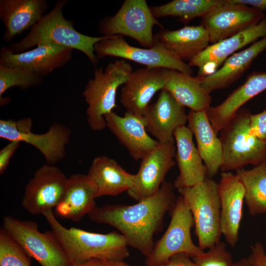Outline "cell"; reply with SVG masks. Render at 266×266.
Instances as JSON below:
<instances>
[{"instance_id": "277c9868", "label": "cell", "mask_w": 266, "mask_h": 266, "mask_svg": "<svg viewBox=\"0 0 266 266\" xmlns=\"http://www.w3.org/2000/svg\"><path fill=\"white\" fill-rule=\"evenodd\" d=\"M133 71L131 65L124 59L109 63L104 69H95L94 78L88 81L83 92L88 104L87 121L91 130L100 131L106 127L105 116L117 107V90Z\"/></svg>"}, {"instance_id": "d6a6232c", "label": "cell", "mask_w": 266, "mask_h": 266, "mask_svg": "<svg viewBox=\"0 0 266 266\" xmlns=\"http://www.w3.org/2000/svg\"><path fill=\"white\" fill-rule=\"evenodd\" d=\"M30 258L20 245L1 228L0 266H31Z\"/></svg>"}, {"instance_id": "f546056e", "label": "cell", "mask_w": 266, "mask_h": 266, "mask_svg": "<svg viewBox=\"0 0 266 266\" xmlns=\"http://www.w3.org/2000/svg\"><path fill=\"white\" fill-rule=\"evenodd\" d=\"M235 174L245 189L244 201L250 214H266V161L250 169H239Z\"/></svg>"}, {"instance_id": "e0dca14e", "label": "cell", "mask_w": 266, "mask_h": 266, "mask_svg": "<svg viewBox=\"0 0 266 266\" xmlns=\"http://www.w3.org/2000/svg\"><path fill=\"white\" fill-rule=\"evenodd\" d=\"M142 118L147 132L160 143L174 140V131L188 121L184 107L165 89L156 101L149 105Z\"/></svg>"}, {"instance_id": "52a82bcc", "label": "cell", "mask_w": 266, "mask_h": 266, "mask_svg": "<svg viewBox=\"0 0 266 266\" xmlns=\"http://www.w3.org/2000/svg\"><path fill=\"white\" fill-rule=\"evenodd\" d=\"M171 212V219L163 236L155 243L146 258V266H161L173 255L185 253L191 258L201 256L204 251L193 241L191 230L194 225L192 213L183 197L177 198Z\"/></svg>"}, {"instance_id": "cb8c5ba5", "label": "cell", "mask_w": 266, "mask_h": 266, "mask_svg": "<svg viewBox=\"0 0 266 266\" xmlns=\"http://www.w3.org/2000/svg\"><path fill=\"white\" fill-rule=\"evenodd\" d=\"M45 0H0V17L4 27V40L8 42L32 28L47 9Z\"/></svg>"}, {"instance_id": "ac0fdd59", "label": "cell", "mask_w": 266, "mask_h": 266, "mask_svg": "<svg viewBox=\"0 0 266 266\" xmlns=\"http://www.w3.org/2000/svg\"><path fill=\"white\" fill-rule=\"evenodd\" d=\"M220 200V228L227 242L234 246L239 239L245 191L236 174L222 172L218 185Z\"/></svg>"}, {"instance_id": "d6986e66", "label": "cell", "mask_w": 266, "mask_h": 266, "mask_svg": "<svg viewBox=\"0 0 266 266\" xmlns=\"http://www.w3.org/2000/svg\"><path fill=\"white\" fill-rule=\"evenodd\" d=\"M165 85L160 68H138L132 72L123 85L120 101L126 112L142 118L154 95Z\"/></svg>"}, {"instance_id": "1f68e13d", "label": "cell", "mask_w": 266, "mask_h": 266, "mask_svg": "<svg viewBox=\"0 0 266 266\" xmlns=\"http://www.w3.org/2000/svg\"><path fill=\"white\" fill-rule=\"evenodd\" d=\"M42 81V76L27 69L0 65V98L11 87L27 89L39 85Z\"/></svg>"}, {"instance_id": "30bf717a", "label": "cell", "mask_w": 266, "mask_h": 266, "mask_svg": "<svg viewBox=\"0 0 266 266\" xmlns=\"http://www.w3.org/2000/svg\"><path fill=\"white\" fill-rule=\"evenodd\" d=\"M155 39V38H154ZM95 51L98 58L119 57L152 68H167L190 75L192 67L155 39L152 48H141L129 44L121 35L110 36L97 43Z\"/></svg>"}, {"instance_id": "ba28073f", "label": "cell", "mask_w": 266, "mask_h": 266, "mask_svg": "<svg viewBox=\"0 0 266 266\" xmlns=\"http://www.w3.org/2000/svg\"><path fill=\"white\" fill-rule=\"evenodd\" d=\"M31 258L42 266H69V260L50 231L40 232L38 225L13 216L3 217L2 227Z\"/></svg>"}, {"instance_id": "6da1fadb", "label": "cell", "mask_w": 266, "mask_h": 266, "mask_svg": "<svg viewBox=\"0 0 266 266\" xmlns=\"http://www.w3.org/2000/svg\"><path fill=\"white\" fill-rule=\"evenodd\" d=\"M174 187L165 180L154 195L133 205L96 206L88 215L91 221L111 226L125 238L128 246L148 257L155 246L154 235L163 228L164 218L174 206Z\"/></svg>"}, {"instance_id": "4316f807", "label": "cell", "mask_w": 266, "mask_h": 266, "mask_svg": "<svg viewBox=\"0 0 266 266\" xmlns=\"http://www.w3.org/2000/svg\"><path fill=\"white\" fill-rule=\"evenodd\" d=\"M266 49V35L247 48L229 57L212 74L201 77L202 87L208 93L225 89L238 79L252 62Z\"/></svg>"}, {"instance_id": "e575fe53", "label": "cell", "mask_w": 266, "mask_h": 266, "mask_svg": "<svg viewBox=\"0 0 266 266\" xmlns=\"http://www.w3.org/2000/svg\"><path fill=\"white\" fill-rule=\"evenodd\" d=\"M250 127L252 133L259 139L266 141V107L262 112L252 114Z\"/></svg>"}, {"instance_id": "d590c367", "label": "cell", "mask_w": 266, "mask_h": 266, "mask_svg": "<svg viewBox=\"0 0 266 266\" xmlns=\"http://www.w3.org/2000/svg\"><path fill=\"white\" fill-rule=\"evenodd\" d=\"M18 141H11L0 151V174H3L9 165L12 156L20 144Z\"/></svg>"}, {"instance_id": "ffe728a7", "label": "cell", "mask_w": 266, "mask_h": 266, "mask_svg": "<svg viewBox=\"0 0 266 266\" xmlns=\"http://www.w3.org/2000/svg\"><path fill=\"white\" fill-rule=\"evenodd\" d=\"M105 119L106 127L135 161L141 160L159 143L148 134L143 118L128 112L120 116L112 111Z\"/></svg>"}, {"instance_id": "3957f363", "label": "cell", "mask_w": 266, "mask_h": 266, "mask_svg": "<svg viewBox=\"0 0 266 266\" xmlns=\"http://www.w3.org/2000/svg\"><path fill=\"white\" fill-rule=\"evenodd\" d=\"M67 1L58 0L52 9L44 15L21 40L8 47L13 53H19L40 44L55 43L78 50L84 54L95 66L98 58L95 46L110 36H92L78 32L72 23L63 15V9Z\"/></svg>"}, {"instance_id": "484cf974", "label": "cell", "mask_w": 266, "mask_h": 266, "mask_svg": "<svg viewBox=\"0 0 266 266\" xmlns=\"http://www.w3.org/2000/svg\"><path fill=\"white\" fill-rule=\"evenodd\" d=\"M188 128L195 137L197 149L204 164L207 176L211 178L220 168L223 158L221 141L215 133L206 110H190L188 114Z\"/></svg>"}, {"instance_id": "5bb4252c", "label": "cell", "mask_w": 266, "mask_h": 266, "mask_svg": "<svg viewBox=\"0 0 266 266\" xmlns=\"http://www.w3.org/2000/svg\"><path fill=\"white\" fill-rule=\"evenodd\" d=\"M175 140L159 144L141 160L134 184L128 195L137 201L149 198L160 190L165 178L175 165Z\"/></svg>"}, {"instance_id": "4fadbf2b", "label": "cell", "mask_w": 266, "mask_h": 266, "mask_svg": "<svg viewBox=\"0 0 266 266\" xmlns=\"http://www.w3.org/2000/svg\"><path fill=\"white\" fill-rule=\"evenodd\" d=\"M68 178L57 166L44 164L27 184L22 206L32 215L42 214L59 203L65 193Z\"/></svg>"}, {"instance_id": "44dd1931", "label": "cell", "mask_w": 266, "mask_h": 266, "mask_svg": "<svg viewBox=\"0 0 266 266\" xmlns=\"http://www.w3.org/2000/svg\"><path fill=\"white\" fill-rule=\"evenodd\" d=\"M175 158L179 173L174 181L177 190L190 187L203 182L207 176L205 166L193 142V134L188 126L177 128L174 132Z\"/></svg>"}, {"instance_id": "4dcf8cb0", "label": "cell", "mask_w": 266, "mask_h": 266, "mask_svg": "<svg viewBox=\"0 0 266 266\" xmlns=\"http://www.w3.org/2000/svg\"><path fill=\"white\" fill-rule=\"evenodd\" d=\"M226 2L227 0H173L150 8L156 19L174 16L178 17L180 22L187 23L195 18L202 17L213 8Z\"/></svg>"}, {"instance_id": "74e56055", "label": "cell", "mask_w": 266, "mask_h": 266, "mask_svg": "<svg viewBox=\"0 0 266 266\" xmlns=\"http://www.w3.org/2000/svg\"><path fill=\"white\" fill-rule=\"evenodd\" d=\"M191 257L185 253H180L172 256L169 261L161 266H196ZM122 266H131L125 262Z\"/></svg>"}, {"instance_id": "7402d4cb", "label": "cell", "mask_w": 266, "mask_h": 266, "mask_svg": "<svg viewBox=\"0 0 266 266\" xmlns=\"http://www.w3.org/2000/svg\"><path fill=\"white\" fill-rule=\"evenodd\" d=\"M266 90V72H253L221 103L208 107L207 116L215 133H220L244 103Z\"/></svg>"}, {"instance_id": "8fae6325", "label": "cell", "mask_w": 266, "mask_h": 266, "mask_svg": "<svg viewBox=\"0 0 266 266\" xmlns=\"http://www.w3.org/2000/svg\"><path fill=\"white\" fill-rule=\"evenodd\" d=\"M32 121L25 118L18 121L0 120V137L24 142L33 145L44 156L47 164L53 165L65 156V146L70 140L71 132L64 125L55 123L44 133L31 132Z\"/></svg>"}, {"instance_id": "ab89813d", "label": "cell", "mask_w": 266, "mask_h": 266, "mask_svg": "<svg viewBox=\"0 0 266 266\" xmlns=\"http://www.w3.org/2000/svg\"><path fill=\"white\" fill-rule=\"evenodd\" d=\"M238 2L263 11L266 9V0H239Z\"/></svg>"}, {"instance_id": "8992f818", "label": "cell", "mask_w": 266, "mask_h": 266, "mask_svg": "<svg viewBox=\"0 0 266 266\" xmlns=\"http://www.w3.org/2000/svg\"><path fill=\"white\" fill-rule=\"evenodd\" d=\"M218 183L209 177L195 186L177 189L194 221L199 247L209 248L221 241V203Z\"/></svg>"}, {"instance_id": "7c38bea8", "label": "cell", "mask_w": 266, "mask_h": 266, "mask_svg": "<svg viewBox=\"0 0 266 266\" xmlns=\"http://www.w3.org/2000/svg\"><path fill=\"white\" fill-rule=\"evenodd\" d=\"M265 17L262 10L227 0L201 17V25L214 44L257 24Z\"/></svg>"}, {"instance_id": "603a6c76", "label": "cell", "mask_w": 266, "mask_h": 266, "mask_svg": "<svg viewBox=\"0 0 266 266\" xmlns=\"http://www.w3.org/2000/svg\"><path fill=\"white\" fill-rule=\"evenodd\" d=\"M96 198V187L87 175L73 174L68 178L65 193L55 211L63 218L77 222L97 206Z\"/></svg>"}, {"instance_id": "8d00e7d4", "label": "cell", "mask_w": 266, "mask_h": 266, "mask_svg": "<svg viewBox=\"0 0 266 266\" xmlns=\"http://www.w3.org/2000/svg\"><path fill=\"white\" fill-rule=\"evenodd\" d=\"M248 259L253 266H266V253L261 242H256L251 246Z\"/></svg>"}, {"instance_id": "f1b7e54d", "label": "cell", "mask_w": 266, "mask_h": 266, "mask_svg": "<svg viewBox=\"0 0 266 266\" xmlns=\"http://www.w3.org/2000/svg\"><path fill=\"white\" fill-rule=\"evenodd\" d=\"M154 38L183 61H190L210 43L208 33L201 24L172 31L162 30L154 34Z\"/></svg>"}, {"instance_id": "7a4b0ae2", "label": "cell", "mask_w": 266, "mask_h": 266, "mask_svg": "<svg viewBox=\"0 0 266 266\" xmlns=\"http://www.w3.org/2000/svg\"><path fill=\"white\" fill-rule=\"evenodd\" d=\"M42 214L71 264L93 259L123 261L130 256L127 242L120 233L113 231L107 233H99L74 227L68 229L58 221L52 209Z\"/></svg>"}, {"instance_id": "f35d334b", "label": "cell", "mask_w": 266, "mask_h": 266, "mask_svg": "<svg viewBox=\"0 0 266 266\" xmlns=\"http://www.w3.org/2000/svg\"><path fill=\"white\" fill-rule=\"evenodd\" d=\"M121 262L93 259L83 263L71 264L69 266H120Z\"/></svg>"}, {"instance_id": "9a60e30c", "label": "cell", "mask_w": 266, "mask_h": 266, "mask_svg": "<svg viewBox=\"0 0 266 266\" xmlns=\"http://www.w3.org/2000/svg\"><path fill=\"white\" fill-rule=\"evenodd\" d=\"M72 50L55 43L40 44L19 53H13L8 47H2L0 51V65L23 68L43 77L67 63Z\"/></svg>"}, {"instance_id": "9c48e42d", "label": "cell", "mask_w": 266, "mask_h": 266, "mask_svg": "<svg viewBox=\"0 0 266 266\" xmlns=\"http://www.w3.org/2000/svg\"><path fill=\"white\" fill-rule=\"evenodd\" d=\"M154 25L162 28L145 0H125L113 16L100 22L99 30L102 36H128L141 45L152 48Z\"/></svg>"}, {"instance_id": "5b68a950", "label": "cell", "mask_w": 266, "mask_h": 266, "mask_svg": "<svg viewBox=\"0 0 266 266\" xmlns=\"http://www.w3.org/2000/svg\"><path fill=\"white\" fill-rule=\"evenodd\" d=\"M250 111L239 109L221 131L223 158L220 168L223 172L237 170L247 165L257 166L266 161V141L251 131Z\"/></svg>"}, {"instance_id": "d4e9b609", "label": "cell", "mask_w": 266, "mask_h": 266, "mask_svg": "<svg viewBox=\"0 0 266 266\" xmlns=\"http://www.w3.org/2000/svg\"><path fill=\"white\" fill-rule=\"evenodd\" d=\"M165 88L183 106L194 111L207 110L212 97L201 85V77L174 69L160 68Z\"/></svg>"}, {"instance_id": "836d02e7", "label": "cell", "mask_w": 266, "mask_h": 266, "mask_svg": "<svg viewBox=\"0 0 266 266\" xmlns=\"http://www.w3.org/2000/svg\"><path fill=\"white\" fill-rule=\"evenodd\" d=\"M193 260L196 266H230L233 263V256L223 241L211 247L201 256Z\"/></svg>"}, {"instance_id": "2e32d148", "label": "cell", "mask_w": 266, "mask_h": 266, "mask_svg": "<svg viewBox=\"0 0 266 266\" xmlns=\"http://www.w3.org/2000/svg\"><path fill=\"white\" fill-rule=\"evenodd\" d=\"M266 35V16L257 24L230 37L209 45L189 62L199 68L198 76L210 75L235 52Z\"/></svg>"}, {"instance_id": "60d3db41", "label": "cell", "mask_w": 266, "mask_h": 266, "mask_svg": "<svg viewBox=\"0 0 266 266\" xmlns=\"http://www.w3.org/2000/svg\"><path fill=\"white\" fill-rule=\"evenodd\" d=\"M230 266H253L248 258H242L238 261L233 263Z\"/></svg>"}, {"instance_id": "83f0119b", "label": "cell", "mask_w": 266, "mask_h": 266, "mask_svg": "<svg viewBox=\"0 0 266 266\" xmlns=\"http://www.w3.org/2000/svg\"><path fill=\"white\" fill-rule=\"evenodd\" d=\"M97 189V197L116 196L131 189L135 174L126 171L114 159L106 156L96 157L87 174Z\"/></svg>"}]
</instances>
